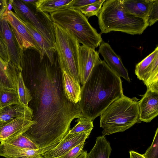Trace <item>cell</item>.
<instances>
[{
    "instance_id": "6da1fadb",
    "label": "cell",
    "mask_w": 158,
    "mask_h": 158,
    "mask_svg": "<svg viewBox=\"0 0 158 158\" xmlns=\"http://www.w3.org/2000/svg\"><path fill=\"white\" fill-rule=\"evenodd\" d=\"M36 101L32 120L35 122L23 135L32 141L42 154L57 145L67 134L75 118L83 116L79 103H73L65 95L61 72L46 65L37 75Z\"/></svg>"
},
{
    "instance_id": "7a4b0ae2",
    "label": "cell",
    "mask_w": 158,
    "mask_h": 158,
    "mask_svg": "<svg viewBox=\"0 0 158 158\" xmlns=\"http://www.w3.org/2000/svg\"><path fill=\"white\" fill-rule=\"evenodd\" d=\"M122 83L120 77L104 60L97 63L81 87L79 104L83 116L93 121L100 116L113 102L124 95Z\"/></svg>"
},
{
    "instance_id": "3957f363",
    "label": "cell",
    "mask_w": 158,
    "mask_h": 158,
    "mask_svg": "<svg viewBox=\"0 0 158 158\" xmlns=\"http://www.w3.org/2000/svg\"><path fill=\"white\" fill-rule=\"evenodd\" d=\"M98 17L101 33L118 31L141 35L149 26L146 19L126 11L121 0H105Z\"/></svg>"
},
{
    "instance_id": "277c9868",
    "label": "cell",
    "mask_w": 158,
    "mask_h": 158,
    "mask_svg": "<svg viewBox=\"0 0 158 158\" xmlns=\"http://www.w3.org/2000/svg\"><path fill=\"white\" fill-rule=\"evenodd\" d=\"M100 116L102 136L124 131L140 120L138 102L123 95Z\"/></svg>"
},
{
    "instance_id": "5b68a950",
    "label": "cell",
    "mask_w": 158,
    "mask_h": 158,
    "mask_svg": "<svg viewBox=\"0 0 158 158\" xmlns=\"http://www.w3.org/2000/svg\"><path fill=\"white\" fill-rule=\"evenodd\" d=\"M50 15L53 22L68 31L82 45L95 49L102 42L101 35L79 10L65 7Z\"/></svg>"
},
{
    "instance_id": "8992f818",
    "label": "cell",
    "mask_w": 158,
    "mask_h": 158,
    "mask_svg": "<svg viewBox=\"0 0 158 158\" xmlns=\"http://www.w3.org/2000/svg\"><path fill=\"white\" fill-rule=\"evenodd\" d=\"M53 23L60 68L64 69L80 83L78 74L80 43L67 30Z\"/></svg>"
},
{
    "instance_id": "52a82bcc",
    "label": "cell",
    "mask_w": 158,
    "mask_h": 158,
    "mask_svg": "<svg viewBox=\"0 0 158 158\" xmlns=\"http://www.w3.org/2000/svg\"><path fill=\"white\" fill-rule=\"evenodd\" d=\"M13 1L12 9L17 17L34 27L56 50L54 26L50 15L36 10L35 12L21 0Z\"/></svg>"
},
{
    "instance_id": "ba28073f",
    "label": "cell",
    "mask_w": 158,
    "mask_h": 158,
    "mask_svg": "<svg viewBox=\"0 0 158 158\" xmlns=\"http://www.w3.org/2000/svg\"><path fill=\"white\" fill-rule=\"evenodd\" d=\"M135 74L142 81L147 89L158 93V47L137 64Z\"/></svg>"
},
{
    "instance_id": "9c48e42d",
    "label": "cell",
    "mask_w": 158,
    "mask_h": 158,
    "mask_svg": "<svg viewBox=\"0 0 158 158\" xmlns=\"http://www.w3.org/2000/svg\"><path fill=\"white\" fill-rule=\"evenodd\" d=\"M12 28L20 50L32 48L40 54V49L25 26L12 11H6L2 15Z\"/></svg>"
},
{
    "instance_id": "30bf717a",
    "label": "cell",
    "mask_w": 158,
    "mask_h": 158,
    "mask_svg": "<svg viewBox=\"0 0 158 158\" xmlns=\"http://www.w3.org/2000/svg\"><path fill=\"white\" fill-rule=\"evenodd\" d=\"M0 34L6 47L10 62L18 71L22 72L21 51L12 27L3 16L0 18Z\"/></svg>"
},
{
    "instance_id": "8fae6325",
    "label": "cell",
    "mask_w": 158,
    "mask_h": 158,
    "mask_svg": "<svg viewBox=\"0 0 158 158\" xmlns=\"http://www.w3.org/2000/svg\"><path fill=\"white\" fill-rule=\"evenodd\" d=\"M95 49L83 45L79 49L78 74L82 86L86 83L95 65L101 60Z\"/></svg>"
},
{
    "instance_id": "7c38bea8",
    "label": "cell",
    "mask_w": 158,
    "mask_h": 158,
    "mask_svg": "<svg viewBox=\"0 0 158 158\" xmlns=\"http://www.w3.org/2000/svg\"><path fill=\"white\" fill-rule=\"evenodd\" d=\"M35 123L31 118L19 117L0 126V142H6L23 135Z\"/></svg>"
},
{
    "instance_id": "4fadbf2b",
    "label": "cell",
    "mask_w": 158,
    "mask_h": 158,
    "mask_svg": "<svg viewBox=\"0 0 158 158\" xmlns=\"http://www.w3.org/2000/svg\"><path fill=\"white\" fill-rule=\"evenodd\" d=\"M92 130L75 134H67L52 149L42 154L44 158H56L65 154L79 144L85 142Z\"/></svg>"
},
{
    "instance_id": "5bb4252c",
    "label": "cell",
    "mask_w": 158,
    "mask_h": 158,
    "mask_svg": "<svg viewBox=\"0 0 158 158\" xmlns=\"http://www.w3.org/2000/svg\"><path fill=\"white\" fill-rule=\"evenodd\" d=\"M98 52L102 55L104 61L116 74L130 82L128 71L121 59L108 43L102 41L100 45Z\"/></svg>"
},
{
    "instance_id": "9a60e30c",
    "label": "cell",
    "mask_w": 158,
    "mask_h": 158,
    "mask_svg": "<svg viewBox=\"0 0 158 158\" xmlns=\"http://www.w3.org/2000/svg\"><path fill=\"white\" fill-rule=\"evenodd\" d=\"M139 119L149 123L158 115V93L147 89L139 102Z\"/></svg>"
},
{
    "instance_id": "2e32d148",
    "label": "cell",
    "mask_w": 158,
    "mask_h": 158,
    "mask_svg": "<svg viewBox=\"0 0 158 158\" xmlns=\"http://www.w3.org/2000/svg\"><path fill=\"white\" fill-rule=\"evenodd\" d=\"M64 92L67 99L77 104L81 99V88L80 83L63 69H60Z\"/></svg>"
},
{
    "instance_id": "e0dca14e",
    "label": "cell",
    "mask_w": 158,
    "mask_h": 158,
    "mask_svg": "<svg viewBox=\"0 0 158 158\" xmlns=\"http://www.w3.org/2000/svg\"><path fill=\"white\" fill-rule=\"evenodd\" d=\"M33 110L20 103L0 108V126L19 117L32 119Z\"/></svg>"
},
{
    "instance_id": "ac0fdd59",
    "label": "cell",
    "mask_w": 158,
    "mask_h": 158,
    "mask_svg": "<svg viewBox=\"0 0 158 158\" xmlns=\"http://www.w3.org/2000/svg\"><path fill=\"white\" fill-rule=\"evenodd\" d=\"M19 19L25 26L40 48V62H42L45 55L51 65H52L54 64V53L56 51V49L40 34L34 27L30 23Z\"/></svg>"
},
{
    "instance_id": "d6986e66",
    "label": "cell",
    "mask_w": 158,
    "mask_h": 158,
    "mask_svg": "<svg viewBox=\"0 0 158 158\" xmlns=\"http://www.w3.org/2000/svg\"><path fill=\"white\" fill-rule=\"evenodd\" d=\"M39 149L16 148L6 143L1 142L0 156L6 158H44Z\"/></svg>"
},
{
    "instance_id": "ffe728a7",
    "label": "cell",
    "mask_w": 158,
    "mask_h": 158,
    "mask_svg": "<svg viewBox=\"0 0 158 158\" xmlns=\"http://www.w3.org/2000/svg\"><path fill=\"white\" fill-rule=\"evenodd\" d=\"M153 0H121L125 10L137 17L147 20Z\"/></svg>"
},
{
    "instance_id": "44dd1931",
    "label": "cell",
    "mask_w": 158,
    "mask_h": 158,
    "mask_svg": "<svg viewBox=\"0 0 158 158\" xmlns=\"http://www.w3.org/2000/svg\"><path fill=\"white\" fill-rule=\"evenodd\" d=\"M112 148L109 142L104 136L96 138L95 143L86 158H109Z\"/></svg>"
},
{
    "instance_id": "7402d4cb",
    "label": "cell",
    "mask_w": 158,
    "mask_h": 158,
    "mask_svg": "<svg viewBox=\"0 0 158 158\" xmlns=\"http://www.w3.org/2000/svg\"><path fill=\"white\" fill-rule=\"evenodd\" d=\"M72 0H37L36 10L39 12L50 14L67 7Z\"/></svg>"
},
{
    "instance_id": "603a6c76",
    "label": "cell",
    "mask_w": 158,
    "mask_h": 158,
    "mask_svg": "<svg viewBox=\"0 0 158 158\" xmlns=\"http://www.w3.org/2000/svg\"><path fill=\"white\" fill-rule=\"evenodd\" d=\"M17 89L19 103L24 106H28L29 103L32 100V96L29 90L25 85L21 71L19 72L18 75Z\"/></svg>"
},
{
    "instance_id": "cb8c5ba5",
    "label": "cell",
    "mask_w": 158,
    "mask_h": 158,
    "mask_svg": "<svg viewBox=\"0 0 158 158\" xmlns=\"http://www.w3.org/2000/svg\"><path fill=\"white\" fill-rule=\"evenodd\" d=\"M19 103L18 94L17 90L0 87L1 108Z\"/></svg>"
},
{
    "instance_id": "d4e9b609",
    "label": "cell",
    "mask_w": 158,
    "mask_h": 158,
    "mask_svg": "<svg viewBox=\"0 0 158 158\" xmlns=\"http://www.w3.org/2000/svg\"><path fill=\"white\" fill-rule=\"evenodd\" d=\"M77 123L68 132V134H75L92 130L94 127L93 121L83 116L76 121Z\"/></svg>"
},
{
    "instance_id": "484cf974",
    "label": "cell",
    "mask_w": 158,
    "mask_h": 158,
    "mask_svg": "<svg viewBox=\"0 0 158 158\" xmlns=\"http://www.w3.org/2000/svg\"><path fill=\"white\" fill-rule=\"evenodd\" d=\"M4 143L19 148L39 149L38 147L32 141L23 135Z\"/></svg>"
},
{
    "instance_id": "4316f807",
    "label": "cell",
    "mask_w": 158,
    "mask_h": 158,
    "mask_svg": "<svg viewBox=\"0 0 158 158\" xmlns=\"http://www.w3.org/2000/svg\"><path fill=\"white\" fill-rule=\"evenodd\" d=\"M105 0L98 1L84 6L78 10L80 11L87 19L93 16H98Z\"/></svg>"
},
{
    "instance_id": "83f0119b",
    "label": "cell",
    "mask_w": 158,
    "mask_h": 158,
    "mask_svg": "<svg viewBox=\"0 0 158 158\" xmlns=\"http://www.w3.org/2000/svg\"><path fill=\"white\" fill-rule=\"evenodd\" d=\"M143 155L145 158H158V128L156 131L152 144Z\"/></svg>"
},
{
    "instance_id": "f1b7e54d",
    "label": "cell",
    "mask_w": 158,
    "mask_h": 158,
    "mask_svg": "<svg viewBox=\"0 0 158 158\" xmlns=\"http://www.w3.org/2000/svg\"><path fill=\"white\" fill-rule=\"evenodd\" d=\"M158 20V0H153L147 19L149 26H152Z\"/></svg>"
},
{
    "instance_id": "f546056e",
    "label": "cell",
    "mask_w": 158,
    "mask_h": 158,
    "mask_svg": "<svg viewBox=\"0 0 158 158\" xmlns=\"http://www.w3.org/2000/svg\"><path fill=\"white\" fill-rule=\"evenodd\" d=\"M85 142L79 144L63 155L56 158H77L84 151Z\"/></svg>"
},
{
    "instance_id": "4dcf8cb0",
    "label": "cell",
    "mask_w": 158,
    "mask_h": 158,
    "mask_svg": "<svg viewBox=\"0 0 158 158\" xmlns=\"http://www.w3.org/2000/svg\"><path fill=\"white\" fill-rule=\"evenodd\" d=\"M98 0H72L67 7L78 10L79 9L98 1Z\"/></svg>"
},
{
    "instance_id": "1f68e13d",
    "label": "cell",
    "mask_w": 158,
    "mask_h": 158,
    "mask_svg": "<svg viewBox=\"0 0 158 158\" xmlns=\"http://www.w3.org/2000/svg\"><path fill=\"white\" fill-rule=\"evenodd\" d=\"M0 57L6 63L10 62L6 47L0 34Z\"/></svg>"
},
{
    "instance_id": "d6a6232c",
    "label": "cell",
    "mask_w": 158,
    "mask_h": 158,
    "mask_svg": "<svg viewBox=\"0 0 158 158\" xmlns=\"http://www.w3.org/2000/svg\"><path fill=\"white\" fill-rule=\"evenodd\" d=\"M8 63L5 62L0 57V78L3 77L7 74Z\"/></svg>"
},
{
    "instance_id": "836d02e7",
    "label": "cell",
    "mask_w": 158,
    "mask_h": 158,
    "mask_svg": "<svg viewBox=\"0 0 158 158\" xmlns=\"http://www.w3.org/2000/svg\"><path fill=\"white\" fill-rule=\"evenodd\" d=\"M7 6V0H0V18L6 11Z\"/></svg>"
},
{
    "instance_id": "e575fe53",
    "label": "cell",
    "mask_w": 158,
    "mask_h": 158,
    "mask_svg": "<svg viewBox=\"0 0 158 158\" xmlns=\"http://www.w3.org/2000/svg\"><path fill=\"white\" fill-rule=\"evenodd\" d=\"M130 158H145L143 156L136 152L133 151H130L129 152Z\"/></svg>"
},
{
    "instance_id": "d590c367",
    "label": "cell",
    "mask_w": 158,
    "mask_h": 158,
    "mask_svg": "<svg viewBox=\"0 0 158 158\" xmlns=\"http://www.w3.org/2000/svg\"><path fill=\"white\" fill-rule=\"evenodd\" d=\"M26 5H30L36 8V2L37 0H21Z\"/></svg>"
},
{
    "instance_id": "8d00e7d4",
    "label": "cell",
    "mask_w": 158,
    "mask_h": 158,
    "mask_svg": "<svg viewBox=\"0 0 158 158\" xmlns=\"http://www.w3.org/2000/svg\"><path fill=\"white\" fill-rule=\"evenodd\" d=\"M87 153V151H84L77 158H86Z\"/></svg>"
},
{
    "instance_id": "74e56055",
    "label": "cell",
    "mask_w": 158,
    "mask_h": 158,
    "mask_svg": "<svg viewBox=\"0 0 158 158\" xmlns=\"http://www.w3.org/2000/svg\"><path fill=\"white\" fill-rule=\"evenodd\" d=\"M0 108H1V107H0Z\"/></svg>"
}]
</instances>
